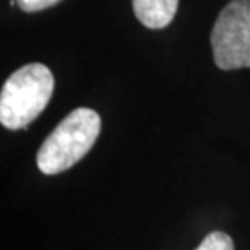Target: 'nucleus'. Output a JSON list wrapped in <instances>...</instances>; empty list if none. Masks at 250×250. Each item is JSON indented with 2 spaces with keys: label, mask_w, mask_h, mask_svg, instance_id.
Returning <instances> with one entry per match:
<instances>
[{
  "label": "nucleus",
  "mask_w": 250,
  "mask_h": 250,
  "mask_svg": "<svg viewBox=\"0 0 250 250\" xmlns=\"http://www.w3.org/2000/svg\"><path fill=\"white\" fill-rule=\"evenodd\" d=\"M54 93V75L46 65L28 63L12 73L0 93V122L8 130L26 128Z\"/></svg>",
  "instance_id": "obj_2"
},
{
  "label": "nucleus",
  "mask_w": 250,
  "mask_h": 250,
  "mask_svg": "<svg viewBox=\"0 0 250 250\" xmlns=\"http://www.w3.org/2000/svg\"><path fill=\"white\" fill-rule=\"evenodd\" d=\"M214 63L221 70L250 68V0H232L211 31Z\"/></svg>",
  "instance_id": "obj_3"
},
{
  "label": "nucleus",
  "mask_w": 250,
  "mask_h": 250,
  "mask_svg": "<svg viewBox=\"0 0 250 250\" xmlns=\"http://www.w3.org/2000/svg\"><path fill=\"white\" fill-rule=\"evenodd\" d=\"M101 132V117L96 111L78 107L68 114L44 140L36 156L39 171L54 176L75 166L84 158Z\"/></svg>",
  "instance_id": "obj_1"
},
{
  "label": "nucleus",
  "mask_w": 250,
  "mask_h": 250,
  "mask_svg": "<svg viewBox=\"0 0 250 250\" xmlns=\"http://www.w3.org/2000/svg\"><path fill=\"white\" fill-rule=\"evenodd\" d=\"M138 21L149 29L166 28L177 12L179 0H132Z\"/></svg>",
  "instance_id": "obj_4"
},
{
  "label": "nucleus",
  "mask_w": 250,
  "mask_h": 250,
  "mask_svg": "<svg viewBox=\"0 0 250 250\" xmlns=\"http://www.w3.org/2000/svg\"><path fill=\"white\" fill-rule=\"evenodd\" d=\"M195 250H234V241L226 232H209Z\"/></svg>",
  "instance_id": "obj_5"
},
{
  "label": "nucleus",
  "mask_w": 250,
  "mask_h": 250,
  "mask_svg": "<svg viewBox=\"0 0 250 250\" xmlns=\"http://www.w3.org/2000/svg\"><path fill=\"white\" fill-rule=\"evenodd\" d=\"M62 0H17L18 7L26 13H34V12H41L44 8H49L52 5H57Z\"/></svg>",
  "instance_id": "obj_6"
}]
</instances>
